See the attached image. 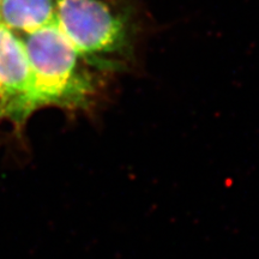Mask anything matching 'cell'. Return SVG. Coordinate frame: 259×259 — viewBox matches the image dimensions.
Segmentation results:
<instances>
[{
  "label": "cell",
  "mask_w": 259,
  "mask_h": 259,
  "mask_svg": "<svg viewBox=\"0 0 259 259\" xmlns=\"http://www.w3.org/2000/svg\"><path fill=\"white\" fill-rule=\"evenodd\" d=\"M4 120L11 121L15 125V112L8 95L0 88V122Z\"/></svg>",
  "instance_id": "cell-5"
},
{
  "label": "cell",
  "mask_w": 259,
  "mask_h": 259,
  "mask_svg": "<svg viewBox=\"0 0 259 259\" xmlns=\"http://www.w3.org/2000/svg\"><path fill=\"white\" fill-rule=\"evenodd\" d=\"M38 108L88 111L101 92V71L88 63L56 23L22 36Z\"/></svg>",
  "instance_id": "cell-2"
},
{
  "label": "cell",
  "mask_w": 259,
  "mask_h": 259,
  "mask_svg": "<svg viewBox=\"0 0 259 259\" xmlns=\"http://www.w3.org/2000/svg\"><path fill=\"white\" fill-rule=\"evenodd\" d=\"M56 24L101 72L134 64L142 27L132 0H58Z\"/></svg>",
  "instance_id": "cell-1"
},
{
  "label": "cell",
  "mask_w": 259,
  "mask_h": 259,
  "mask_svg": "<svg viewBox=\"0 0 259 259\" xmlns=\"http://www.w3.org/2000/svg\"><path fill=\"white\" fill-rule=\"evenodd\" d=\"M0 88L15 112V125L22 127L38 109L32 73L23 38L0 23Z\"/></svg>",
  "instance_id": "cell-3"
},
{
  "label": "cell",
  "mask_w": 259,
  "mask_h": 259,
  "mask_svg": "<svg viewBox=\"0 0 259 259\" xmlns=\"http://www.w3.org/2000/svg\"><path fill=\"white\" fill-rule=\"evenodd\" d=\"M58 0H0V23L12 31L30 34L56 23Z\"/></svg>",
  "instance_id": "cell-4"
}]
</instances>
